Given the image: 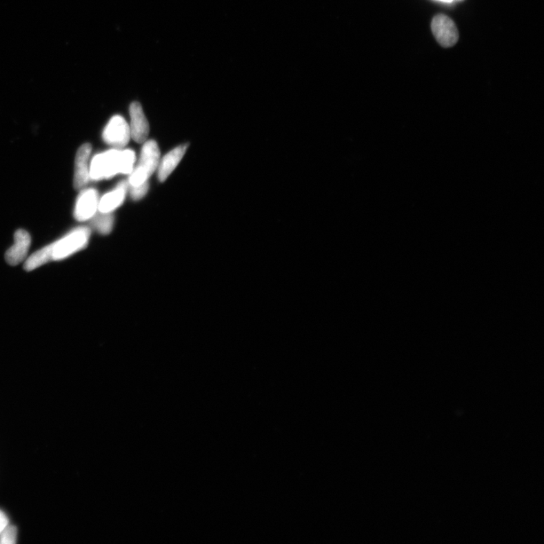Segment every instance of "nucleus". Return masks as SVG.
<instances>
[{"instance_id": "nucleus-1", "label": "nucleus", "mask_w": 544, "mask_h": 544, "mask_svg": "<svg viewBox=\"0 0 544 544\" xmlns=\"http://www.w3.org/2000/svg\"><path fill=\"white\" fill-rule=\"evenodd\" d=\"M136 162L132 150L115 148L94 156L90 165V177L92 180L112 178L119 173L130 174Z\"/></svg>"}, {"instance_id": "nucleus-2", "label": "nucleus", "mask_w": 544, "mask_h": 544, "mask_svg": "<svg viewBox=\"0 0 544 544\" xmlns=\"http://www.w3.org/2000/svg\"><path fill=\"white\" fill-rule=\"evenodd\" d=\"M90 230L88 227H79L63 236L62 239L46 246L50 261H60L84 249L89 243Z\"/></svg>"}, {"instance_id": "nucleus-3", "label": "nucleus", "mask_w": 544, "mask_h": 544, "mask_svg": "<svg viewBox=\"0 0 544 544\" xmlns=\"http://www.w3.org/2000/svg\"><path fill=\"white\" fill-rule=\"evenodd\" d=\"M161 152L159 145L154 140L146 141L141 149L140 159L136 168H133L129 178V184L137 186L148 181L159 168Z\"/></svg>"}, {"instance_id": "nucleus-4", "label": "nucleus", "mask_w": 544, "mask_h": 544, "mask_svg": "<svg viewBox=\"0 0 544 544\" xmlns=\"http://www.w3.org/2000/svg\"><path fill=\"white\" fill-rule=\"evenodd\" d=\"M105 143L122 148L129 143L131 138L130 125L121 116H114L110 120L103 132Z\"/></svg>"}, {"instance_id": "nucleus-5", "label": "nucleus", "mask_w": 544, "mask_h": 544, "mask_svg": "<svg viewBox=\"0 0 544 544\" xmlns=\"http://www.w3.org/2000/svg\"><path fill=\"white\" fill-rule=\"evenodd\" d=\"M432 31L437 41L444 47L454 46L459 39L454 22L445 14H438L432 21Z\"/></svg>"}, {"instance_id": "nucleus-6", "label": "nucleus", "mask_w": 544, "mask_h": 544, "mask_svg": "<svg viewBox=\"0 0 544 544\" xmlns=\"http://www.w3.org/2000/svg\"><path fill=\"white\" fill-rule=\"evenodd\" d=\"M99 194L94 189H86L79 194L75 204L74 217L80 222L91 219L99 207Z\"/></svg>"}, {"instance_id": "nucleus-7", "label": "nucleus", "mask_w": 544, "mask_h": 544, "mask_svg": "<svg viewBox=\"0 0 544 544\" xmlns=\"http://www.w3.org/2000/svg\"><path fill=\"white\" fill-rule=\"evenodd\" d=\"M131 138L137 143H144L149 135V123L139 102H133L130 107Z\"/></svg>"}, {"instance_id": "nucleus-8", "label": "nucleus", "mask_w": 544, "mask_h": 544, "mask_svg": "<svg viewBox=\"0 0 544 544\" xmlns=\"http://www.w3.org/2000/svg\"><path fill=\"white\" fill-rule=\"evenodd\" d=\"M92 152L90 144H84L79 148L75 157L74 185L81 189L88 184L90 177V157Z\"/></svg>"}, {"instance_id": "nucleus-9", "label": "nucleus", "mask_w": 544, "mask_h": 544, "mask_svg": "<svg viewBox=\"0 0 544 544\" xmlns=\"http://www.w3.org/2000/svg\"><path fill=\"white\" fill-rule=\"evenodd\" d=\"M14 244L7 250L6 259L11 265H17L25 260L30 249L31 239L26 230H19L14 233Z\"/></svg>"}, {"instance_id": "nucleus-10", "label": "nucleus", "mask_w": 544, "mask_h": 544, "mask_svg": "<svg viewBox=\"0 0 544 544\" xmlns=\"http://www.w3.org/2000/svg\"><path fill=\"white\" fill-rule=\"evenodd\" d=\"M128 190L129 183L125 181H121L113 191L107 193L99 200L98 211L112 212L121 206Z\"/></svg>"}, {"instance_id": "nucleus-11", "label": "nucleus", "mask_w": 544, "mask_h": 544, "mask_svg": "<svg viewBox=\"0 0 544 544\" xmlns=\"http://www.w3.org/2000/svg\"><path fill=\"white\" fill-rule=\"evenodd\" d=\"M188 145H180L165 154L163 159L160 161L159 165V179L161 183H163L171 175V173L174 171L177 165L183 159L186 153Z\"/></svg>"}, {"instance_id": "nucleus-12", "label": "nucleus", "mask_w": 544, "mask_h": 544, "mask_svg": "<svg viewBox=\"0 0 544 544\" xmlns=\"http://www.w3.org/2000/svg\"><path fill=\"white\" fill-rule=\"evenodd\" d=\"M114 218L112 212H97L91 218V225L101 234H108L112 231Z\"/></svg>"}, {"instance_id": "nucleus-13", "label": "nucleus", "mask_w": 544, "mask_h": 544, "mask_svg": "<svg viewBox=\"0 0 544 544\" xmlns=\"http://www.w3.org/2000/svg\"><path fill=\"white\" fill-rule=\"evenodd\" d=\"M49 262H50V259L48 249H47V247H45L37 250L27 259L25 269L28 272L33 271Z\"/></svg>"}, {"instance_id": "nucleus-14", "label": "nucleus", "mask_w": 544, "mask_h": 544, "mask_svg": "<svg viewBox=\"0 0 544 544\" xmlns=\"http://www.w3.org/2000/svg\"><path fill=\"white\" fill-rule=\"evenodd\" d=\"M17 540V528L15 526H8L0 534V544H14Z\"/></svg>"}, {"instance_id": "nucleus-15", "label": "nucleus", "mask_w": 544, "mask_h": 544, "mask_svg": "<svg viewBox=\"0 0 544 544\" xmlns=\"http://www.w3.org/2000/svg\"><path fill=\"white\" fill-rule=\"evenodd\" d=\"M149 183L148 181L143 184L137 186H132L129 184V190L131 198L133 200L138 201L143 199L148 192Z\"/></svg>"}, {"instance_id": "nucleus-16", "label": "nucleus", "mask_w": 544, "mask_h": 544, "mask_svg": "<svg viewBox=\"0 0 544 544\" xmlns=\"http://www.w3.org/2000/svg\"><path fill=\"white\" fill-rule=\"evenodd\" d=\"M9 526V518L2 510H0V534Z\"/></svg>"}]
</instances>
